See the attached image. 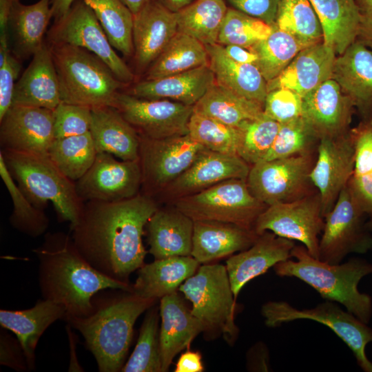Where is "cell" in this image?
<instances>
[{
    "label": "cell",
    "instance_id": "cell-1",
    "mask_svg": "<svg viewBox=\"0 0 372 372\" xmlns=\"http://www.w3.org/2000/svg\"><path fill=\"white\" fill-rule=\"evenodd\" d=\"M158 209L153 198L141 193L116 202L87 201L70 227L74 245L97 271L128 283L130 274L145 265V227Z\"/></svg>",
    "mask_w": 372,
    "mask_h": 372
},
{
    "label": "cell",
    "instance_id": "cell-2",
    "mask_svg": "<svg viewBox=\"0 0 372 372\" xmlns=\"http://www.w3.org/2000/svg\"><path fill=\"white\" fill-rule=\"evenodd\" d=\"M32 251L39 260L42 298L61 305L66 311L65 318L88 316L93 296L102 290L132 291L129 283L110 278L91 266L65 233L46 234L43 243Z\"/></svg>",
    "mask_w": 372,
    "mask_h": 372
},
{
    "label": "cell",
    "instance_id": "cell-3",
    "mask_svg": "<svg viewBox=\"0 0 372 372\" xmlns=\"http://www.w3.org/2000/svg\"><path fill=\"white\" fill-rule=\"evenodd\" d=\"M115 289H107L96 293L88 316L63 320L81 333L100 372L121 371L132 340L134 324L156 300L141 298L132 291L118 294Z\"/></svg>",
    "mask_w": 372,
    "mask_h": 372
},
{
    "label": "cell",
    "instance_id": "cell-4",
    "mask_svg": "<svg viewBox=\"0 0 372 372\" xmlns=\"http://www.w3.org/2000/svg\"><path fill=\"white\" fill-rule=\"evenodd\" d=\"M291 257L273 267L278 276L301 280L324 299L342 304L349 312L369 324L372 316V298L359 291L358 284L372 273L371 263L352 258L344 263L330 264L314 258L302 245H295Z\"/></svg>",
    "mask_w": 372,
    "mask_h": 372
},
{
    "label": "cell",
    "instance_id": "cell-5",
    "mask_svg": "<svg viewBox=\"0 0 372 372\" xmlns=\"http://www.w3.org/2000/svg\"><path fill=\"white\" fill-rule=\"evenodd\" d=\"M8 170L19 187L37 207L50 202L60 220L70 227L79 220L84 202L75 182L67 177L48 154L1 149Z\"/></svg>",
    "mask_w": 372,
    "mask_h": 372
},
{
    "label": "cell",
    "instance_id": "cell-6",
    "mask_svg": "<svg viewBox=\"0 0 372 372\" xmlns=\"http://www.w3.org/2000/svg\"><path fill=\"white\" fill-rule=\"evenodd\" d=\"M61 102L94 108L114 105L124 85L97 56L82 48L50 43Z\"/></svg>",
    "mask_w": 372,
    "mask_h": 372
},
{
    "label": "cell",
    "instance_id": "cell-7",
    "mask_svg": "<svg viewBox=\"0 0 372 372\" xmlns=\"http://www.w3.org/2000/svg\"><path fill=\"white\" fill-rule=\"evenodd\" d=\"M174 203L194 221L229 223L250 229L268 207L253 195L246 180L238 178L224 180Z\"/></svg>",
    "mask_w": 372,
    "mask_h": 372
},
{
    "label": "cell",
    "instance_id": "cell-8",
    "mask_svg": "<svg viewBox=\"0 0 372 372\" xmlns=\"http://www.w3.org/2000/svg\"><path fill=\"white\" fill-rule=\"evenodd\" d=\"M261 313L269 327L297 320H310L327 326L351 349L358 366L365 372H372V362L365 351L372 342V329L336 302L326 300L313 308L300 309L285 301H269L262 305Z\"/></svg>",
    "mask_w": 372,
    "mask_h": 372
},
{
    "label": "cell",
    "instance_id": "cell-9",
    "mask_svg": "<svg viewBox=\"0 0 372 372\" xmlns=\"http://www.w3.org/2000/svg\"><path fill=\"white\" fill-rule=\"evenodd\" d=\"M192 304L191 311L208 330H218L234 338L236 302L226 266L204 265L179 287Z\"/></svg>",
    "mask_w": 372,
    "mask_h": 372
},
{
    "label": "cell",
    "instance_id": "cell-10",
    "mask_svg": "<svg viewBox=\"0 0 372 372\" xmlns=\"http://www.w3.org/2000/svg\"><path fill=\"white\" fill-rule=\"evenodd\" d=\"M316 156L317 151L260 161L251 166L247 185L253 195L267 206L309 196L318 192L310 178Z\"/></svg>",
    "mask_w": 372,
    "mask_h": 372
},
{
    "label": "cell",
    "instance_id": "cell-11",
    "mask_svg": "<svg viewBox=\"0 0 372 372\" xmlns=\"http://www.w3.org/2000/svg\"><path fill=\"white\" fill-rule=\"evenodd\" d=\"M367 216L347 185L333 207L324 216L318 259L339 264L350 254H366L372 250V234L366 226Z\"/></svg>",
    "mask_w": 372,
    "mask_h": 372
},
{
    "label": "cell",
    "instance_id": "cell-12",
    "mask_svg": "<svg viewBox=\"0 0 372 372\" xmlns=\"http://www.w3.org/2000/svg\"><path fill=\"white\" fill-rule=\"evenodd\" d=\"M188 134L161 139L140 136L141 192L153 198L183 174L205 150Z\"/></svg>",
    "mask_w": 372,
    "mask_h": 372
},
{
    "label": "cell",
    "instance_id": "cell-13",
    "mask_svg": "<svg viewBox=\"0 0 372 372\" xmlns=\"http://www.w3.org/2000/svg\"><path fill=\"white\" fill-rule=\"evenodd\" d=\"M50 43H62L82 48L100 58L124 84L134 75L116 53L92 10L83 0H75L67 14L55 21L50 29Z\"/></svg>",
    "mask_w": 372,
    "mask_h": 372
},
{
    "label": "cell",
    "instance_id": "cell-14",
    "mask_svg": "<svg viewBox=\"0 0 372 372\" xmlns=\"http://www.w3.org/2000/svg\"><path fill=\"white\" fill-rule=\"evenodd\" d=\"M324 225L321 198L318 192L302 198L269 205L258 216L254 230L258 235L269 231L302 244L318 258L320 235Z\"/></svg>",
    "mask_w": 372,
    "mask_h": 372
},
{
    "label": "cell",
    "instance_id": "cell-15",
    "mask_svg": "<svg viewBox=\"0 0 372 372\" xmlns=\"http://www.w3.org/2000/svg\"><path fill=\"white\" fill-rule=\"evenodd\" d=\"M114 107L139 136L161 139L188 134L194 106L167 99H146L118 92Z\"/></svg>",
    "mask_w": 372,
    "mask_h": 372
},
{
    "label": "cell",
    "instance_id": "cell-16",
    "mask_svg": "<svg viewBox=\"0 0 372 372\" xmlns=\"http://www.w3.org/2000/svg\"><path fill=\"white\" fill-rule=\"evenodd\" d=\"M116 158L109 153H97L90 169L75 182L77 194L84 203L121 201L141 193L142 174L139 161Z\"/></svg>",
    "mask_w": 372,
    "mask_h": 372
},
{
    "label": "cell",
    "instance_id": "cell-17",
    "mask_svg": "<svg viewBox=\"0 0 372 372\" xmlns=\"http://www.w3.org/2000/svg\"><path fill=\"white\" fill-rule=\"evenodd\" d=\"M349 131L319 141L310 178L320 196L324 217L333 207L353 174L354 149Z\"/></svg>",
    "mask_w": 372,
    "mask_h": 372
},
{
    "label": "cell",
    "instance_id": "cell-18",
    "mask_svg": "<svg viewBox=\"0 0 372 372\" xmlns=\"http://www.w3.org/2000/svg\"><path fill=\"white\" fill-rule=\"evenodd\" d=\"M54 139L53 110L12 105L0 120L1 149L48 154Z\"/></svg>",
    "mask_w": 372,
    "mask_h": 372
},
{
    "label": "cell",
    "instance_id": "cell-19",
    "mask_svg": "<svg viewBox=\"0 0 372 372\" xmlns=\"http://www.w3.org/2000/svg\"><path fill=\"white\" fill-rule=\"evenodd\" d=\"M250 167L237 154L206 149L183 174L161 192L175 200L229 179L247 180Z\"/></svg>",
    "mask_w": 372,
    "mask_h": 372
},
{
    "label": "cell",
    "instance_id": "cell-20",
    "mask_svg": "<svg viewBox=\"0 0 372 372\" xmlns=\"http://www.w3.org/2000/svg\"><path fill=\"white\" fill-rule=\"evenodd\" d=\"M355 107L332 79L303 97L302 115L319 139L347 133Z\"/></svg>",
    "mask_w": 372,
    "mask_h": 372
},
{
    "label": "cell",
    "instance_id": "cell-21",
    "mask_svg": "<svg viewBox=\"0 0 372 372\" xmlns=\"http://www.w3.org/2000/svg\"><path fill=\"white\" fill-rule=\"evenodd\" d=\"M177 32L176 12L156 0H147L134 14V57L137 70L149 68Z\"/></svg>",
    "mask_w": 372,
    "mask_h": 372
},
{
    "label": "cell",
    "instance_id": "cell-22",
    "mask_svg": "<svg viewBox=\"0 0 372 372\" xmlns=\"http://www.w3.org/2000/svg\"><path fill=\"white\" fill-rule=\"evenodd\" d=\"M293 240L266 231L248 249L231 256L226 268L236 300L242 287L251 280L265 273L277 263L292 258Z\"/></svg>",
    "mask_w": 372,
    "mask_h": 372
},
{
    "label": "cell",
    "instance_id": "cell-23",
    "mask_svg": "<svg viewBox=\"0 0 372 372\" xmlns=\"http://www.w3.org/2000/svg\"><path fill=\"white\" fill-rule=\"evenodd\" d=\"M362 119L372 118V50L355 41L336 56L331 78Z\"/></svg>",
    "mask_w": 372,
    "mask_h": 372
},
{
    "label": "cell",
    "instance_id": "cell-24",
    "mask_svg": "<svg viewBox=\"0 0 372 372\" xmlns=\"http://www.w3.org/2000/svg\"><path fill=\"white\" fill-rule=\"evenodd\" d=\"M336 56L323 41L302 49L278 76L267 82L268 92L287 88L304 97L331 78Z\"/></svg>",
    "mask_w": 372,
    "mask_h": 372
},
{
    "label": "cell",
    "instance_id": "cell-25",
    "mask_svg": "<svg viewBox=\"0 0 372 372\" xmlns=\"http://www.w3.org/2000/svg\"><path fill=\"white\" fill-rule=\"evenodd\" d=\"M159 330L162 372L167 371L174 358L185 348L207 326L185 304L176 292L161 298Z\"/></svg>",
    "mask_w": 372,
    "mask_h": 372
},
{
    "label": "cell",
    "instance_id": "cell-26",
    "mask_svg": "<svg viewBox=\"0 0 372 372\" xmlns=\"http://www.w3.org/2000/svg\"><path fill=\"white\" fill-rule=\"evenodd\" d=\"M61 103L50 45L44 42L15 85L12 105L53 110Z\"/></svg>",
    "mask_w": 372,
    "mask_h": 372
},
{
    "label": "cell",
    "instance_id": "cell-27",
    "mask_svg": "<svg viewBox=\"0 0 372 372\" xmlns=\"http://www.w3.org/2000/svg\"><path fill=\"white\" fill-rule=\"evenodd\" d=\"M258 236L254 229L232 223L196 220L191 256L199 263H205L248 249Z\"/></svg>",
    "mask_w": 372,
    "mask_h": 372
},
{
    "label": "cell",
    "instance_id": "cell-28",
    "mask_svg": "<svg viewBox=\"0 0 372 372\" xmlns=\"http://www.w3.org/2000/svg\"><path fill=\"white\" fill-rule=\"evenodd\" d=\"M65 314L61 305L43 298L29 309L0 310L1 327L19 340L30 370L35 369V351L40 338L54 322L64 320Z\"/></svg>",
    "mask_w": 372,
    "mask_h": 372
},
{
    "label": "cell",
    "instance_id": "cell-29",
    "mask_svg": "<svg viewBox=\"0 0 372 372\" xmlns=\"http://www.w3.org/2000/svg\"><path fill=\"white\" fill-rule=\"evenodd\" d=\"M194 223L176 207L158 208L147 223L149 253L155 260L191 256Z\"/></svg>",
    "mask_w": 372,
    "mask_h": 372
},
{
    "label": "cell",
    "instance_id": "cell-30",
    "mask_svg": "<svg viewBox=\"0 0 372 372\" xmlns=\"http://www.w3.org/2000/svg\"><path fill=\"white\" fill-rule=\"evenodd\" d=\"M216 82L209 65L159 79L139 81L128 94L146 99H167L194 105Z\"/></svg>",
    "mask_w": 372,
    "mask_h": 372
},
{
    "label": "cell",
    "instance_id": "cell-31",
    "mask_svg": "<svg viewBox=\"0 0 372 372\" xmlns=\"http://www.w3.org/2000/svg\"><path fill=\"white\" fill-rule=\"evenodd\" d=\"M90 133L97 152L123 161H138L140 136L112 106L92 108Z\"/></svg>",
    "mask_w": 372,
    "mask_h": 372
},
{
    "label": "cell",
    "instance_id": "cell-32",
    "mask_svg": "<svg viewBox=\"0 0 372 372\" xmlns=\"http://www.w3.org/2000/svg\"><path fill=\"white\" fill-rule=\"evenodd\" d=\"M52 17L51 0H39L31 5L16 0L8 24L12 53L19 59L33 56L44 43L43 37Z\"/></svg>",
    "mask_w": 372,
    "mask_h": 372
},
{
    "label": "cell",
    "instance_id": "cell-33",
    "mask_svg": "<svg viewBox=\"0 0 372 372\" xmlns=\"http://www.w3.org/2000/svg\"><path fill=\"white\" fill-rule=\"evenodd\" d=\"M199 264L192 256L155 260L138 269L132 292L141 298L154 300L174 293L196 272Z\"/></svg>",
    "mask_w": 372,
    "mask_h": 372
},
{
    "label": "cell",
    "instance_id": "cell-34",
    "mask_svg": "<svg viewBox=\"0 0 372 372\" xmlns=\"http://www.w3.org/2000/svg\"><path fill=\"white\" fill-rule=\"evenodd\" d=\"M209 66L216 82L232 92L264 106L267 82L254 64L240 63L230 59L219 43L205 45Z\"/></svg>",
    "mask_w": 372,
    "mask_h": 372
},
{
    "label": "cell",
    "instance_id": "cell-35",
    "mask_svg": "<svg viewBox=\"0 0 372 372\" xmlns=\"http://www.w3.org/2000/svg\"><path fill=\"white\" fill-rule=\"evenodd\" d=\"M321 23L323 42L340 55L356 40L359 13L355 0H309Z\"/></svg>",
    "mask_w": 372,
    "mask_h": 372
},
{
    "label": "cell",
    "instance_id": "cell-36",
    "mask_svg": "<svg viewBox=\"0 0 372 372\" xmlns=\"http://www.w3.org/2000/svg\"><path fill=\"white\" fill-rule=\"evenodd\" d=\"M194 112L238 127L263 114V105L215 82L194 105Z\"/></svg>",
    "mask_w": 372,
    "mask_h": 372
},
{
    "label": "cell",
    "instance_id": "cell-37",
    "mask_svg": "<svg viewBox=\"0 0 372 372\" xmlns=\"http://www.w3.org/2000/svg\"><path fill=\"white\" fill-rule=\"evenodd\" d=\"M209 65L205 45L197 39L177 32L147 72V80L159 79Z\"/></svg>",
    "mask_w": 372,
    "mask_h": 372
},
{
    "label": "cell",
    "instance_id": "cell-38",
    "mask_svg": "<svg viewBox=\"0 0 372 372\" xmlns=\"http://www.w3.org/2000/svg\"><path fill=\"white\" fill-rule=\"evenodd\" d=\"M227 10L224 0H196L176 12L178 31L205 45L217 43Z\"/></svg>",
    "mask_w": 372,
    "mask_h": 372
},
{
    "label": "cell",
    "instance_id": "cell-39",
    "mask_svg": "<svg viewBox=\"0 0 372 372\" xmlns=\"http://www.w3.org/2000/svg\"><path fill=\"white\" fill-rule=\"evenodd\" d=\"M94 12L111 45L125 56L134 55V14L121 0H83Z\"/></svg>",
    "mask_w": 372,
    "mask_h": 372
},
{
    "label": "cell",
    "instance_id": "cell-40",
    "mask_svg": "<svg viewBox=\"0 0 372 372\" xmlns=\"http://www.w3.org/2000/svg\"><path fill=\"white\" fill-rule=\"evenodd\" d=\"M305 48L293 36L273 25L269 36L248 50L256 55L255 65L268 82L278 76L298 53Z\"/></svg>",
    "mask_w": 372,
    "mask_h": 372
},
{
    "label": "cell",
    "instance_id": "cell-41",
    "mask_svg": "<svg viewBox=\"0 0 372 372\" xmlns=\"http://www.w3.org/2000/svg\"><path fill=\"white\" fill-rule=\"evenodd\" d=\"M97 151L89 132L55 138L48 154L58 168L70 180L76 182L93 164Z\"/></svg>",
    "mask_w": 372,
    "mask_h": 372
},
{
    "label": "cell",
    "instance_id": "cell-42",
    "mask_svg": "<svg viewBox=\"0 0 372 372\" xmlns=\"http://www.w3.org/2000/svg\"><path fill=\"white\" fill-rule=\"evenodd\" d=\"M274 25L306 47L323 41L321 23L309 0H282Z\"/></svg>",
    "mask_w": 372,
    "mask_h": 372
},
{
    "label": "cell",
    "instance_id": "cell-43",
    "mask_svg": "<svg viewBox=\"0 0 372 372\" xmlns=\"http://www.w3.org/2000/svg\"><path fill=\"white\" fill-rule=\"evenodd\" d=\"M0 176L12 202V211L9 217L11 226L32 238L43 235L48 228L49 218L44 209L34 205L19 187L8 170L1 154Z\"/></svg>",
    "mask_w": 372,
    "mask_h": 372
},
{
    "label": "cell",
    "instance_id": "cell-44",
    "mask_svg": "<svg viewBox=\"0 0 372 372\" xmlns=\"http://www.w3.org/2000/svg\"><path fill=\"white\" fill-rule=\"evenodd\" d=\"M121 371L162 372L158 316L152 307L143 321L135 348Z\"/></svg>",
    "mask_w": 372,
    "mask_h": 372
},
{
    "label": "cell",
    "instance_id": "cell-45",
    "mask_svg": "<svg viewBox=\"0 0 372 372\" xmlns=\"http://www.w3.org/2000/svg\"><path fill=\"white\" fill-rule=\"evenodd\" d=\"M280 124L266 116L245 122L239 127L237 154L250 166L264 160L276 139Z\"/></svg>",
    "mask_w": 372,
    "mask_h": 372
},
{
    "label": "cell",
    "instance_id": "cell-46",
    "mask_svg": "<svg viewBox=\"0 0 372 372\" xmlns=\"http://www.w3.org/2000/svg\"><path fill=\"white\" fill-rule=\"evenodd\" d=\"M188 134L207 149L237 154L239 127L193 112L188 123Z\"/></svg>",
    "mask_w": 372,
    "mask_h": 372
},
{
    "label": "cell",
    "instance_id": "cell-47",
    "mask_svg": "<svg viewBox=\"0 0 372 372\" xmlns=\"http://www.w3.org/2000/svg\"><path fill=\"white\" fill-rule=\"evenodd\" d=\"M319 141L309 124L300 116L280 124L273 145L262 161L315 152Z\"/></svg>",
    "mask_w": 372,
    "mask_h": 372
},
{
    "label": "cell",
    "instance_id": "cell-48",
    "mask_svg": "<svg viewBox=\"0 0 372 372\" xmlns=\"http://www.w3.org/2000/svg\"><path fill=\"white\" fill-rule=\"evenodd\" d=\"M273 25L236 8H228L221 26L218 43L236 45L249 49L271 33Z\"/></svg>",
    "mask_w": 372,
    "mask_h": 372
},
{
    "label": "cell",
    "instance_id": "cell-49",
    "mask_svg": "<svg viewBox=\"0 0 372 372\" xmlns=\"http://www.w3.org/2000/svg\"><path fill=\"white\" fill-rule=\"evenodd\" d=\"M55 138L77 136L90 132L92 109L61 102L53 110Z\"/></svg>",
    "mask_w": 372,
    "mask_h": 372
},
{
    "label": "cell",
    "instance_id": "cell-50",
    "mask_svg": "<svg viewBox=\"0 0 372 372\" xmlns=\"http://www.w3.org/2000/svg\"><path fill=\"white\" fill-rule=\"evenodd\" d=\"M303 98L287 88H278L267 94L263 112L280 124L289 122L302 115Z\"/></svg>",
    "mask_w": 372,
    "mask_h": 372
},
{
    "label": "cell",
    "instance_id": "cell-51",
    "mask_svg": "<svg viewBox=\"0 0 372 372\" xmlns=\"http://www.w3.org/2000/svg\"><path fill=\"white\" fill-rule=\"evenodd\" d=\"M350 137L354 149L353 175H364L372 172V118L362 119L350 129Z\"/></svg>",
    "mask_w": 372,
    "mask_h": 372
},
{
    "label": "cell",
    "instance_id": "cell-52",
    "mask_svg": "<svg viewBox=\"0 0 372 372\" xmlns=\"http://www.w3.org/2000/svg\"><path fill=\"white\" fill-rule=\"evenodd\" d=\"M21 64L12 52L0 67V120L13 103V96Z\"/></svg>",
    "mask_w": 372,
    "mask_h": 372
},
{
    "label": "cell",
    "instance_id": "cell-53",
    "mask_svg": "<svg viewBox=\"0 0 372 372\" xmlns=\"http://www.w3.org/2000/svg\"><path fill=\"white\" fill-rule=\"evenodd\" d=\"M3 328L0 331V364L19 372L30 371L19 340Z\"/></svg>",
    "mask_w": 372,
    "mask_h": 372
},
{
    "label": "cell",
    "instance_id": "cell-54",
    "mask_svg": "<svg viewBox=\"0 0 372 372\" xmlns=\"http://www.w3.org/2000/svg\"><path fill=\"white\" fill-rule=\"evenodd\" d=\"M234 8L262 20L270 25L275 23L282 0H227Z\"/></svg>",
    "mask_w": 372,
    "mask_h": 372
},
{
    "label": "cell",
    "instance_id": "cell-55",
    "mask_svg": "<svg viewBox=\"0 0 372 372\" xmlns=\"http://www.w3.org/2000/svg\"><path fill=\"white\" fill-rule=\"evenodd\" d=\"M348 186L358 205L369 217L372 215V172L364 175H352Z\"/></svg>",
    "mask_w": 372,
    "mask_h": 372
},
{
    "label": "cell",
    "instance_id": "cell-56",
    "mask_svg": "<svg viewBox=\"0 0 372 372\" xmlns=\"http://www.w3.org/2000/svg\"><path fill=\"white\" fill-rule=\"evenodd\" d=\"M359 25L355 41L372 50V0H355Z\"/></svg>",
    "mask_w": 372,
    "mask_h": 372
},
{
    "label": "cell",
    "instance_id": "cell-57",
    "mask_svg": "<svg viewBox=\"0 0 372 372\" xmlns=\"http://www.w3.org/2000/svg\"><path fill=\"white\" fill-rule=\"evenodd\" d=\"M204 370L201 354L187 350L178 358L175 372H202Z\"/></svg>",
    "mask_w": 372,
    "mask_h": 372
},
{
    "label": "cell",
    "instance_id": "cell-58",
    "mask_svg": "<svg viewBox=\"0 0 372 372\" xmlns=\"http://www.w3.org/2000/svg\"><path fill=\"white\" fill-rule=\"evenodd\" d=\"M223 46L226 54L232 60L240 63L256 64L257 56L249 50L236 45Z\"/></svg>",
    "mask_w": 372,
    "mask_h": 372
},
{
    "label": "cell",
    "instance_id": "cell-59",
    "mask_svg": "<svg viewBox=\"0 0 372 372\" xmlns=\"http://www.w3.org/2000/svg\"><path fill=\"white\" fill-rule=\"evenodd\" d=\"M16 0H0V35L8 34V24Z\"/></svg>",
    "mask_w": 372,
    "mask_h": 372
},
{
    "label": "cell",
    "instance_id": "cell-60",
    "mask_svg": "<svg viewBox=\"0 0 372 372\" xmlns=\"http://www.w3.org/2000/svg\"><path fill=\"white\" fill-rule=\"evenodd\" d=\"M75 0H51V9L55 21L63 17Z\"/></svg>",
    "mask_w": 372,
    "mask_h": 372
},
{
    "label": "cell",
    "instance_id": "cell-61",
    "mask_svg": "<svg viewBox=\"0 0 372 372\" xmlns=\"http://www.w3.org/2000/svg\"><path fill=\"white\" fill-rule=\"evenodd\" d=\"M161 3L166 8L172 12H177L180 10L183 9L193 0H156Z\"/></svg>",
    "mask_w": 372,
    "mask_h": 372
},
{
    "label": "cell",
    "instance_id": "cell-62",
    "mask_svg": "<svg viewBox=\"0 0 372 372\" xmlns=\"http://www.w3.org/2000/svg\"><path fill=\"white\" fill-rule=\"evenodd\" d=\"M131 10L133 14H135L145 3L147 0H121Z\"/></svg>",
    "mask_w": 372,
    "mask_h": 372
},
{
    "label": "cell",
    "instance_id": "cell-63",
    "mask_svg": "<svg viewBox=\"0 0 372 372\" xmlns=\"http://www.w3.org/2000/svg\"><path fill=\"white\" fill-rule=\"evenodd\" d=\"M366 226H367L368 229L371 231H372V215L371 216H369V219L366 222Z\"/></svg>",
    "mask_w": 372,
    "mask_h": 372
}]
</instances>
